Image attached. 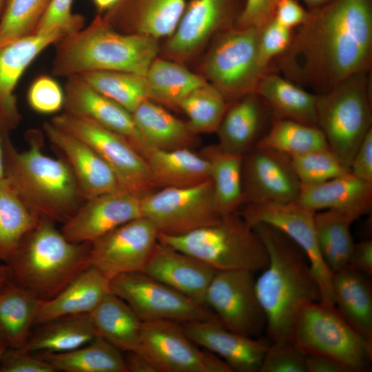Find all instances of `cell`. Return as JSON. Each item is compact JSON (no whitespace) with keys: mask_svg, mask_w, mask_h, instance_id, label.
I'll return each mask as SVG.
<instances>
[{"mask_svg":"<svg viewBox=\"0 0 372 372\" xmlns=\"http://www.w3.org/2000/svg\"><path fill=\"white\" fill-rule=\"evenodd\" d=\"M91 243L70 241L41 216L7 264L11 280L42 301L59 294L83 271L90 267Z\"/></svg>","mask_w":372,"mask_h":372,"instance_id":"5","label":"cell"},{"mask_svg":"<svg viewBox=\"0 0 372 372\" xmlns=\"http://www.w3.org/2000/svg\"><path fill=\"white\" fill-rule=\"evenodd\" d=\"M134 119L148 144L154 148L174 150L189 148L195 134L187 123L178 119L161 105L147 99L132 112Z\"/></svg>","mask_w":372,"mask_h":372,"instance_id":"35","label":"cell"},{"mask_svg":"<svg viewBox=\"0 0 372 372\" xmlns=\"http://www.w3.org/2000/svg\"><path fill=\"white\" fill-rule=\"evenodd\" d=\"M355 220L352 215L336 209L315 213L314 225L320 251L333 273L347 267L355 244L350 227Z\"/></svg>","mask_w":372,"mask_h":372,"instance_id":"40","label":"cell"},{"mask_svg":"<svg viewBox=\"0 0 372 372\" xmlns=\"http://www.w3.org/2000/svg\"><path fill=\"white\" fill-rule=\"evenodd\" d=\"M143 217L158 233L181 235L219 222L211 179L186 187H163L141 199Z\"/></svg>","mask_w":372,"mask_h":372,"instance_id":"11","label":"cell"},{"mask_svg":"<svg viewBox=\"0 0 372 372\" xmlns=\"http://www.w3.org/2000/svg\"><path fill=\"white\" fill-rule=\"evenodd\" d=\"M145 76L149 100L172 107H178L189 93L207 82L182 63L158 56L151 63Z\"/></svg>","mask_w":372,"mask_h":372,"instance_id":"39","label":"cell"},{"mask_svg":"<svg viewBox=\"0 0 372 372\" xmlns=\"http://www.w3.org/2000/svg\"><path fill=\"white\" fill-rule=\"evenodd\" d=\"M279 0H245L234 25L260 28L273 18Z\"/></svg>","mask_w":372,"mask_h":372,"instance_id":"51","label":"cell"},{"mask_svg":"<svg viewBox=\"0 0 372 372\" xmlns=\"http://www.w3.org/2000/svg\"><path fill=\"white\" fill-rule=\"evenodd\" d=\"M42 131L70 167L85 200L120 188L112 169L85 142L50 121Z\"/></svg>","mask_w":372,"mask_h":372,"instance_id":"23","label":"cell"},{"mask_svg":"<svg viewBox=\"0 0 372 372\" xmlns=\"http://www.w3.org/2000/svg\"><path fill=\"white\" fill-rule=\"evenodd\" d=\"M120 0H92L96 10L97 14H103L106 11L115 6Z\"/></svg>","mask_w":372,"mask_h":372,"instance_id":"57","label":"cell"},{"mask_svg":"<svg viewBox=\"0 0 372 372\" xmlns=\"http://www.w3.org/2000/svg\"><path fill=\"white\" fill-rule=\"evenodd\" d=\"M200 155L210 165L218 211L223 216L237 211L245 203L242 183L243 156L226 152L218 145L205 147Z\"/></svg>","mask_w":372,"mask_h":372,"instance_id":"38","label":"cell"},{"mask_svg":"<svg viewBox=\"0 0 372 372\" xmlns=\"http://www.w3.org/2000/svg\"><path fill=\"white\" fill-rule=\"evenodd\" d=\"M216 271L201 260L158 242L143 272L207 307L206 292Z\"/></svg>","mask_w":372,"mask_h":372,"instance_id":"25","label":"cell"},{"mask_svg":"<svg viewBox=\"0 0 372 372\" xmlns=\"http://www.w3.org/2000/svg\"><path fill=\"white\" fill-rule=\"evenodd\" d=\"M110 292V279L90 266L55 297L42 301L35 325L65 316L90 313Z\"/></svg>","mask_w":372,"mask_h":372,"instance_id":"28","label":"cell"},{"mask_svg":"<svg viewBox=\"0 0 372 372\" xmlns=\"http://www.w3.org/2000/svg\"><path fill=\"white\" fill-rule=\"evenodd\" d=\"M159 242L189 254L216 271H262L267 249L254 228L237 211L219 222L181 235L158 233Z\"/></svg>","mask_w":372,"mask_h":372,"instance_id":"6","label":"cell"},{"mask_svg":"<svg viewBox=\"0 0 372 372\" xmlns=\"http://www.w3.org/2000/svg\"><path fill=\"white\" fill-rule=\"evenodd\" d=\"M52 0H6L0 20V45L35 33Z\"/></svg>","mask_w":372,"mask_h":372,"instance_id":"44","label":"cell"},{"mask_svg":"<svg viewBox=\"0 0 372 372\" xmlns=\"http://www.w3.org/2000/svg\"><path fill=\"white\" fill-rule=\"evenodd\" d=\"M273 119L271 110L256 92L229 103L216 132L223 150L244 155L262 138Z\"/></svg>","mask_w":372,"mask_h":372,"instance_id":"26","label":"cell"},{"mask_svg":"<svg viewBox=\"0 0 372 372\" xmlns=\"http://www.w3.org/2000/svg\"><path fill=\"white\" fill-rule=\"evenodd\" d=\"M269 105L273 118H287L316 125L317 94L267 70L260 78L255 91Z\"/></svg>","mask_w":372,"mask_h":372,"instance_id":"29","label":"cell"},{"mask_svg":"<svg viewBox=\"0 0 372 372\" xmlns=\"http://www.w3.org/2000/svg\"><path fill=\"white\" fill-rule=\"evenodd\" d=\"M242 8L240 0H188L161 49L162 57L179 63L192 60L217 34L235 24Z\"/></svg>","mask_w":372,"mask_h":372,"instance_id":"15","label":"cell"},{"mask_svg":"<svg viewBox=\"0 0 372 372\" xmlns=\"http://www.w3.org/2000/svg\"><path fill=\"white\" fill-rule=\"evenodd\" d=\"M186 0H120L102 14L115 30L158 41L169 37L184 11Z\"/></svg>","mask_w":372,"mask_h":372,"instance_id":"24","label":"cell"},{"mask_svg":"<svg viewBox=\"0 0 372 372\" xmlns=\"http://www.w3.org/2000/svg\"><path fill=\"white\" fill-rule=\"evenodd\" d=\"M307 372H351L338 360L320 354H307Z\"/></svg>","mask_w":372,"mask_h":372,"instance_id":"55","label":"cell"},{"mask_svg":"<svg viewBox=\"0 0 372 372\" xmlns=\"http://www.w3.org/2000/svg\"><path fill=\"white\" fill-rule=\"evenodd\" d=\"M296 203L314 212L342 211L358 220L371 211L372 183L349 172L319 184L301 185Z\"/></svg>","mask_w":372,"mask_h":372,"instance_id":"27","label":"cell"},{"mask_svg":"<svg viewBox=\"0 0 372 372\" xmlns=\"http://www.w3.org/2000/svg\"><path fill=\"white\" fill-rule=\"evenodd\" d=\"M349 169L356 177L372 183V129L358 146Z\"/></svg>","mask_w":372,"mask_h":372,"instance_id":"52","label":"cell"},{"mask_svg":"<svg viewBox=\"0 0 372 372\" xmlns=\"http://www.w3.org/2000/svg\"><path fill=\"white\" fill-rule=\"evenodd\" d=\"M43 136L42 130H28L29 147L18 151L3 133L5 177L34 211L63 224L85 199L67 163L43 152Z\"/></svg>","mask_w":372,"mask_h":372,"instance_id":"3","label":"cell"},{"mask_svg":"<svg viewBox=\"0 0 372 372\" xmlns=\"http://www.w3.org/2000/svg\"><path fill=\"white\" fill-rule=\"evenodd\" d=\"M27 101L34 111L44 114H53L63 107L64 90L51 76L41 75L29 87Z\"/></svg>","mask_w":372,"mask_h":372,"instance_id":"48","label":"cell"},{"mask_svg":"<svg viewBox=\"0 0 372 372\" xmlns=\"http://www.w3.org/2000/svg\"><path fill=\"white\" fill-rule=\"evenodd\" d=\"M90 314L96 336L121 351H138L143 322L123 300L110 292Z\"/></svg>","mask_w":372,"mask_h":372,"instance_id":"32","label":"cell"},{"mask_svg":"<svg viewBox=\"0 0 372 372\" xmlns=\"http://www.w3.org/2000/svg\"><path fill=\"white\" fill-rule=\"evenodd\" d=\"M185 333L182 323L167 320L142 322L138 353L157 372H232L220 358L200 349Z\"/></svg>","mask_w":372,"mask_h":372,"instance_id":"12","label":"cell"},{"mask_svg":"<svg viewBox=\"0 0 372 372\" xmlns=\"http://www.w3.org/2000/svg\"><path fill=\"white\" fill-rule=\"evenodd\" d=\"M8 348V344L0 333V360Z\"/></svg>","mask_w":372,"mask_h":372,"instance_id":"61","label":"cell"},{"mask_svg":"<svg viewBox=\"0 0 372 372\" xmlns=\"http://www.w3.org/2000/svg\"><path fill=\"white\" fill-rule=\"evenodd\" d=\"M50 122L88 144L112 169L120 188L141 199L160 188L145 158L121 136L65 112Z\"/></svg>","mask_w":372,"mask_h":372,"instance_id":"10","label":"cell"},{"mask_svg":"<svg viewBox=\"0 0 372 372\" xmlns=\"http://www.w3.org/2000/svg\"><path fill=\"white\" fill-rule=\"evenodd\" d=\"M369 87V72H362L317 94L316 125L329 148L348 168L360 143L372 129Z\"/></svg>","mask_w":372,"mask_h":372,"instance_id":"7","label":"cell"},{"mask_svg":"<svg viewBox=\"0 0 372 372\" xmlns=\"http://www.w3.org/2000/svg\"><path fill=\"white\" fill-rule=\"evenodd\" d=\"M36 354L56 372H127L121 351L99 336L70 351Z\"/></svg>","mask_w":372,"mask_h":372,"instance_id":"37","label":"cell"},{"mask_svg":"<svg viewBox=\"0 0 372 372\" xmlns=\"http://www.w3.org/2000/svg\"><path fill=\"white\" fill-rule=\"evenodd\" d=\"M66 79L65 112L90 120L121 136L145 157L152 147L139 130L132 114L96 92L78 75Z\"/></svg>","mask_w":372,"mask_h":372,"instance_id":"20","label":"cell"},{"mask_svg":"<svg viewBox=\"0 0 372 372\" xmlns=\"http://www.w3.org/2000/svg\"><path fill=\"white\" fill-rule=\"evenodd\" d=\"M124 357L127 372H157L152 364L140 353L127 352Z\"/></svg>","mask_w":372,"mask_h":372,"instance_id":"56","label":"cell"},{"mask_svg":"<svg viewBox=\"0 0 372 372\" xmlns=\"http://www.w3.org/2000/svg\"><path fill=\"white\" fill-rule=\"evenodd\" d=\"M182 325L196 344L220 358L233 371L258 372L269 345L263 340L227 329L217 316L183 322Z\"/></svg>","mask_w":372,"mask_h":372,"instance_id":"22","label":"cell"},{"mask_svg":"<svg viewBox=\"0 0 372 372\" xmlns=\"http://www.w3.org/2000/svg\"><path fill=\"white\" fill-rule=\"evenodd\" d=\"M159 187H186L211 179L209 161L189 148L152 147L144 157Z\"/></svg>","mask_w":372,"mask_h":372,"instance_id":"31","label":"cell"},{"mask_svg":"<svg viewBox=\"0 0 372 372\" xmlns=\"http://www.w3.org/2000/svg\"><path fill=\"white\" fill-rule=\"evenodd\" d=\"M290 342L305 354L334 358L351 372L365 371L372 360V340L357 332L334 305L322 301L307 303L301 309Z\"/></svg>","mask_w":372,"mask_h":372,"instance_id":"8","label":"cell"},{"mask_svg":"<svg viewBox=\"0 0 372 372\" xmlns=\"http://www.w3.org/2000/svg\"><path fill=\"white\" fill-rule=\"evenodd\" d=\"M369 277L345 267L333 273V303L360 334L372 340V290Z\"/></svg>","mask_w":372,"mask_h":372,"instance_id":"30","label":"cell"},{"mask_svg":"<svg viewBox=\"0 0 372 372\" xmlns=\"http://www.w3.org/2000/svg\"><path fill=\"white\" fill-rule=\"evenodd\" d=\"M309 8V10L320 7L331 0H302Z\"/></svg>","mask_w":372,"mask_h":372,"instance_id":"60","label":"cell"},{"mask_svg":"<svg viewBox=\"0 0 372 372\" xmlns=\"http://www.w3.org/2000/svg\"><path fill=\"white\" fill-rule=\"evenodd\" d=\"M158 234L143 216L126 223L91 243L90 265L110 279L143 272L158 242Z\"/></svg>","mask_w":372,"mask_h":372,"instance_id":"16","label":"cell"},{"mask_svg":"<svg viewBox=\"0 0 372 372\" xmlns=\"http://www.w3.org/2000/svg\"><path fill=\"white\" fill-rule=\"evenodd\" d=\"M69 34L56 29L0 45V127L3 133L15 129L21 120L14 90L22 74L41 52Z\"/></svg>","mask_w":372,"mask_h":372,"instance_id":"21","label":"cell"},{"mask_svg":"<svg viewBox=\"0 0 372 372\" xmlns=\"http://www.w3.org/2000/svg\"><path fill=\"white\" fill-rule=\"evenodd\" d=\"M301 185L319 184L350 172L329 147L291 157Z\"/></svg>","mask_w":372,"mask_h":372,"instance_id":"45","label":"cell"},{"mask_svg":"<svg viewBox=\"0 0 372 372\" xmlns=\"http://www.w3.org/2000/svg\"><path fill=\"white\" fill-rule=\"evenodd\" d=\"M110 291L123 300L142 322L167 320L183 323L216 316L209 307L143 272L110 279Z\"/></svg>","mask_w":372,"mask_h":372,"instance_id":"13","label":"cell"},{"mask_svg":"<svg viewBox=\"0 0 372 372\" xmlns=\"http://www.w3.org/2000/svg\"><path fill=\"white\" fill-rule=\"evenodd\" d=\"M78 76L101 94L114 101L131 113L149 99L145 76L121 71H93Z\"/></svg>","mask_w":372,"mask_h":372,"instance_id":"42","label":"cell"},{"mask_svg":"<svg viewBox=\"0 0 372 372\" xmlns=\"http://www.w3.org/2000/svg\"><path fill=\"white\" fill-rule=\"evenodd\" d=\"M347 267L358 271L367 277L372 275V240H363L355 243Z\"/></svg>","mask_w":372,"mask_h":372,"instance_id":"54","label":"cell"},{"mask_svg":"<svg viewBox=\"0 0 372 372\" xmlns=\"http://www.w3.org/2000/svg\"><path fill=\"white\" fill-rule=\"evenodd\" d=\"M263 242L269 264L255 281L266 317L265 331L272 342H290L301 309L322 300L309 260L302 248L280 229L266 223L252 226Z\"/></svg>","mask_w":372,"mask_h":372,"instance_id":"2","label":"cell"},{"mask_svg":"<svg viewBox=\"0 0 372 372\" xmlns=\"http://www.w3.org/2000/svg\"><path fill=\"white\" fill-rule=\"evenodd\" d=\"M223 94L208 81L196 88L179 103L195 134L216 132L229 106Z\"/></svg>","mask_w":372,"mask_h":372,"instance_id":"43","label":"cell"},{"mask_svg":"<svg viewBox=\"0 0 372 372\" xmlns=\"http://www.w3.org/2000/svg\"><path fill=\"white\" fill-rule=\"evenodd\" d=\"M52 74L68 77L93 71H121L145 76L161 51L158 41L113 29L97 14L85 28L55 44Z\"/></svg>","mask_w":372,"mask_h":372,"instance_id":"4","label":"cell"},{"mask_svg":"<svg viewBox=\"0 0 372 372\" xmlns=\"http://www.w3.org/2000/svg\"><path fill=\"white\" fill-rule=\"evenodd\" d=\"M294 30L278 23L274 18L259 28L258 61L263 69L279 58L289 47Z\"/></svg>","mask_w":372,"mask_h":372,"instance_id":"46","label":"cell"},{"mask_svg":"<svg viewBox=\"0 0 372 372\" xmlns=\"http://www.w3.org/2000/svg\"><path fill=\"white\" fill-rule=\"evenodd\" d=\"M256 145L290 157L329 147L324 134L317 126L280 118H273L267 132Z\"/></svg>","mask_w":372,"mask_h":372,"instance_id":"41","label":"cell"},{"mask_svg":"<svg viewBox=\"0 0 372 372\" xmlns=\"http://www.w3.org/2000/svg\"><path fill=\"white\" fill-rule=\"evenodd\" d=\"M72 2L73 0H52L35 33L61 29L70 34L82 29L85 18L81 14L72 12Z\"/></svg>","mask_w":372,"mask_h":372,"instance_id":"49","label":"cell"},{"mask_svg":"<svg viewBox=\"0 0 372 372\" xmlns=\"http://www.w3.org/2000/svg\"><path fill=\"white\" fill-rule=\"evenodd\" d=\"M41 302L12 280L0 291V333L9 348L25 347Z\"/></svg>","mask_w":372,"mask_h":372,"instance_id":"33","label":"cell"},{"mask_svg":"<svg viewBox=\"0 0 372 372\" xmlns=\"http://www.w3.org/2000/svg\"><path fill=\"white\" fill-rule=\"evenodd\" d=\"M306 356L291 342H272L265 353L258 372H307Z\"/></svg>","mask_w":372,"mask_h":372,"instance_id":"47","label":"cell"},{"mask_svg":"<svg viewBox=\"0 0 372 372\" xmlns=\"http://www.w3.org/2000/svg\"><path fill=\"white\" fill-rule=\"evenodd\" d=\"M38 326L23 348L32 353L70 351L96 337L90 313L59 317Z\"/></svg>","mask_w":372,"mask_h":372,"instance_id":"34","label":"cell"},{"mask_svg":"<svg viewBox=\"0 0 372 372\" xmlns=\"http://www.w3.org/2000/svg\"><path fill=\"white\" fill-rule=\"evenodd\" d=\"M276 60L280 74L312 92L330 90L372 63V0H331L309 10Z\"/></svg>","mask_w":372,"mask_h":372,"instance_id":"1","label":"cell"},{"mask_svg":"<svg viewBox=\"0 0 372 372\" xmlns=\"http://www.w3.org/2000/svg\"><path fill=\"white\" fill-rule=\"evenodd\" d=\"M11 280L9 265L5 263L0 265V291Z\"/></svg>","mask_w":372,"mask_h":372,"instance_id":"58","label":"cell"},{"mask_svg":"<svg viewBox=\"0 0 372 372\" xmlns=\"http://www.w3.org/2000/svg\"><path fill=\"white\" fill-rule=\"evenodd\" d=\"M5 3H6V0H0V20H1L2 13H3Z\"/></svg>","mask_w":372,"mask_h":372,"instance_id":"62","label":"cell"},{"mask_svg":"<svg viewBox=\"0 0 372 372\" xmlns=\"http://www.w3.org/2000/svg\"><path fill=\"white\" fill-rule=\"evenodd\" d=\"M254 273L217 271L205 295V303L222 324L235 333L256 338L266 329V317L257 297Z\"/></svg>","mask_w":372,"mask_h":372,"instance_id":"14","label":"cell"},{"mask_svg":"<svg viewBox=\"0 0 372 372\" xmlns=\"http://www.w3.org/2000/svg\"><path fill=\"white\" fill-rule=\"evenodd\" d=\"M141 198L118 188L86 200L63 224V234L70 241L92 243L112 230L142 217Z\"/></svg>","mask_w":372,"mask_h":372,"instance_id":"19","label":"cell"},{"mask_svg":"<svg viewBox=\"0 0 372 372\" xmlns=\"http://www.w3.org/2000/svg\"><path fill=\"white\" fill-rule=\"evenodd\" d=\"M3 132L0 127V180L5 177L4 156L3 147Z\"/></svg>","mask_w":372,"mask_h":372,"instance_id":"59","label":"cell"},{"mask_svg":"<svg viewBox=\"0 0 372 372\" xmlns=\"http://www.w3.org/2000/svg\"><path fill=\"white\" fill-rule=\"evenodd\" d=\"M0 372H56V370L36 353L23 349L8 348L0 360Z\"/></svg>","mask_w":372,"mask_h":372,"instance_id":"50","label":"cell"},{"mask_svg":"<svg viewBox=\"0 0 372 372\" xmlns=\"http://www.w3.org/2000/svg\"><path fill=\"white\" fill-rule=\"evenodd\" d=\"M315 213L294 202L273 205L247 204L239 214L251 227L257 223L270 225L297 243L309 260L321 290V301L333 304V273L325 264L320 251L314 225Z\"/></svg>","mask_w":372,"mask_h":372,"instance_id":"18","label":"cell"},{"mask_svg":"<svg viewBox=\"0 0 372 372\" xmlns=\"http://www.w3.org/2000/svg\"><path fill=\"white\" fill-rule=\"evenodd\" d=\"M242 183L245 203L253 205L294 203L301 188L291 157L259 145L243 155Z\"/></svg>","mask_w":372,"mask_h":372,"instance_id":"17","label":"cell"},{"mask_svg":"<svg viewBox=\"0 0 372 372\" xmlns=\"http://www.w3.org/2000/svg\"><path fill=\"white\" fill-rule=\"evenodd\" d=\"M259 28L234 25L217 34L201 63V72L229 103L254 92L269 69L258 61Z\"/></svg>","mask_w":372,"mask_h":372,"instance_id":"9","label":"cell"},{"mask_svg":"<svg viewBox=\"0 0 372 372\" xmlns=\"http://www.w3.org/2000/svg\"><path fill=\"white\" fill-rule=\"evenodd\" d=\"M41 217L25 203L6 177L0 180V261L10 262Z\"/></svg>","mask_w":372,"mask_h":372,"instance_id":"36","label":"cell"},{"mask_svg":"<svg viewBox=\"0 0 372 372\" xmlns=\"http://www.w3.org/2000/svg\"><path fill=\"white\" fill-rule=\"evenodd\" d=\"M309 14L296 0H279L273 18L280 25L294 30L305 23Z\"/></svg>","mask_w":372,"mask_h":372,"instance_id":"53","label":"cell"}]
</instances>
